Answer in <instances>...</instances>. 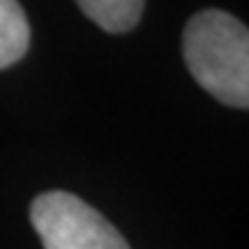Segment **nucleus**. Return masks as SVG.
<instances>
[{
    "label": "nucleus",
    "mask_w": 249,
    "mask_h": 249,
    "mask_svg": "<svg viewBox=\"0 0 249 249\" xmlns=\"http://www.w3.org/2000/svg\"><path fill=\"white\" fill-rule=\"evenodd\" d=\"M183 59L206 92L226 107L249 109V28L226 10H201L186 23Z\"/></svg>",
    "instance_id": "obj_1"
},
{
    "label": "nucleus",
    "mask_w": 249,
    "mask_h": 249,
    "mask_svg": "<svg viewBox=\"0 0 249 249\" xmlns=\"http://www.w3.org/2000/svg\"><path fill=\"white\" fill-rule=\"evenodd\" d=\"M31 224L43 249H130L97 209L69 191H49L33 198Z\"/></svg>",
    "instance_id": "obj_2"
},
{
    "label": "nucleus",
    "mask_w": 249,
    "mask_h": 249,
    "mask_svg": "<svg viewBox=\"0 0 249 249\" xmlns=\"http://www.w3.org/2000/svg\"><path fill=\"white\" fill-rule=\"evenodd\" d=\"M31 43L28 18L20 3L0 0V69H8L20 61Z\"/></svg>",
    "instance_id": "obj_3"
},
{
    "label": "nucleus",
    "mask_w": 249,
    "mask_h": 249,
    "mask_svg": "<svg viewBox=\"0 0 249 249\" xmlns=\"http://www.w3.org/2000/svg\"><path fill=\"white\" fill-rule=\"evenodd\" d=\"M79 10L107 33H127L142 18L145 3L140 0H82Z\"/></svg>",
    "instance_id": "obj_4"
}]
</instances>
